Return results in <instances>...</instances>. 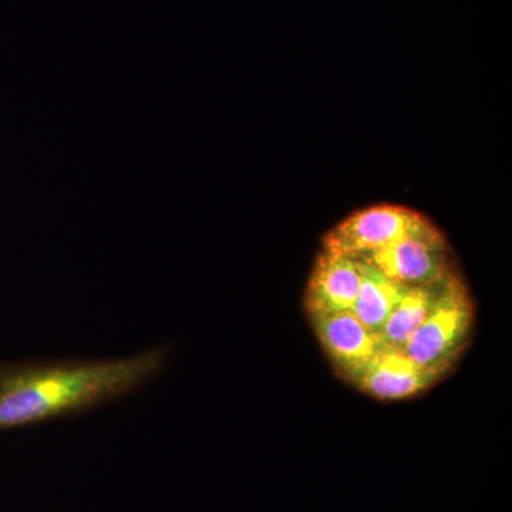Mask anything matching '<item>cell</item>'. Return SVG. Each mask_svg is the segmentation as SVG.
<instances>
[{"mask_svg": "<svg viewBox=\"0 0 512 512\" xmlns=\"http://www.w3.org/2000/svg\"><path fill=\"white\" fill-rule=\"evenodd\" d=\"M423 221L420 214L407 208L392 205L367 208L333 228L323 241V249L357 259L369 258L409 234Z\"/></svg>", "mask_w": 512, "mask_h": 512, "instance_id": "cell-4", "label": "cell"}, {"mask_svg": "<svg viewBox=\"0 0 512 512\" xmlns=\"http://www.w3.org/2000/svg\"><path fill=\"white\" fill-rule=\"evenodd\" d=\"M309 318L330 362L349 383L384 346L382 336L363 325L352 311L319 313Z\"/></svg>", "mask_w": 512, "mask_h": 512, "instance_id": "cell-5", "label": "cell"}, {"mask_svg": "<svg viewBox=\"0 0 512 512\" xmlns=\"http://www.w3.org/2000/svg\"><path fill=\"white\" fill-rule=\"evenodd\" d=\"M360 285V259L323 249L313 266L306 289V311L309 316L352 311Z\"/></svg>", "mask_w": 512, "mask_h": 512, "instance_id": "cell-7", "label": "cell"}, {"mask_svg": "<svg viewBox=\"0 0 512 512\" xmlns=\"http://www.w3.org/2000/svg\"><path fill=\"white\" fill-rule=\"evenodd\" d=\"M473 322L470 293L460 276L453 274L403 350L417 365L446 376L466 348Z\"/></svg>", "mask_w": 512, "mask_h": 512, "instance_id": "cell-2", "label": "cell"}, {"mask_svg": "<svg viewBox=\"0 0 512 512\" xmlns=\"http://www.w3.org/2000/svg\"><path fill=\"white\" fill-rule=\"evenodd\" d=\"M365 261L406 288L440 284L454 274L446 239L427 220Z\"/></svg>", "mask_w": 512, "mask_h": 512, "instance_id": "cell-3", "label": "cell"}, {"mask_svg": "<svg viewBox=\"0 0 512 512\" xmlns=\"http://www.w3.org/2000/svg\"><path fill=\"white\" fill-rule=\"evenodd\" d=\"M360 264L362 285L352 312L363 325L382 336L384 325L406 291V286L396 284L365 259H360Z\"/></svg>", "mask_w": 512, "mask_h": 512, "instance_id": "cell-8", "label": "cell"}, {"mask_svg": "<svg viewBox=\"0 0 512 512\" xmlns=\"http://www.w3.org/2000/svg\"><path fill=\"white\" fill-rule=\"evenodd\" d=\"M448 278L436 285L406 288L382 330L384 345L404 349L413 333L429 315Z\"/></svg>", "mask_w": 512, "mask_h": 512, "instance_id": "cell-9", "label": "cell"}, {"mask_svg": "<svg viewBox=\"0 0 512 512\" xmlns=\"http://www.w3.org/2000/svg\"><path fill=\"white\" fill-rule=\"evenodd\" d=\"M168 346L113 359L0 362V431L83 416L146 389L164 375Z\"/></svg>", "mask_w": 512, "mask_h": 512, "instance_id": "cell-1", "label": "cell"}, {"mask_svg": "<svg viewBox=\"0 0 512 512\" xmlns=\"http://www.w3.org/2000/svg\"><path fill=\"white\" fill-rule=\"evenodd\" d=\"M441 377L436 370L417 365L403 349L384 345L350 384L375 399L403 400L426 392Z\"/></svg>", "mask_w": 512, "mask_h": 512, "instance_id": "cell-6", "label": "cell"}]
</instances>
